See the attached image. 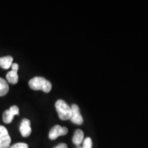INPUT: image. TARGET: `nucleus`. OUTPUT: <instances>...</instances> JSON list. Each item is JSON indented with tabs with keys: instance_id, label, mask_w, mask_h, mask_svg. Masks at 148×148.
<instances>
[{
	"instance_id": "obj_11",
	"label": "nucleus",
	"mask_w": 148,
	"mask_h": 148,
	"mask_svg": "<svg viewBox=\"0 0 148 148\" xmlns=\"http://www.w3.org/2000/svg\"><path fill=\"white\" fill-rule=\"evenodd\" d=\"M9 86L5 79L0 77V96H4L8 93Z\"/></svg>"
},
{
	"instance_id": "obj_12",
	"label": "nucleus",
	"mask_w": 148,
	"mask_h": 148,
	"mask_svg": "<svg viewBox=\"0 0 148 148\" xmlns=\"http://www.w3.org/2000/svg\"><path fill=\"white\" fill-rule=\"evenodd\" d=\"M92 142L91 138L90 137L86 138L85 139L83 140V145H82V148H92Z\"/></svg>"
},
{
	"instance_id": "obj_7",
	"label": "nucleus",
	"mask_w": 148,
	"mask_h": 148,
	"mask_svg": "<svg viewBox=\"0 0 148 148\" xmlns=\"http://www.w3.org/2000/svg\"><path fill=\"white\" fill-rule=\"evenodd\" d=\"M11 67H12V70L6 74V79L10 84H16L18 80V76L17 74L18 65L17 63H12Z\"/></svg>"
},
{
	"instance_id": "obj_2",
	"label": "nucleus",
	"mask_w": 148,
	"mask_h": 148,
	"mask_svg": "<svg viewBox=\"0 0 148 148\" xmlns=\"http://www.w3.org/2000/svg\"><path fill=\"white\" fill-rule=\"evenodd\" d=\"M59 118L61 120L66 121L70 119L71 116V108L65 101L62 99H58L55 103Z\"/></svg>"
},
{
	"instance_id": "obj_4",
	"label": "nucleus",
	"mask_w": 148,
	"mask_h": 148,
	"mask_svg": "<svg viewBox=\"0 0 148 148\" xmlns=\"http://www.w3.org/2000/svg\"><path fill=\"white\" fill-rule=\"evenodd\" d=\"M19 114V109L18 106H12L8 110L4 111L3 114V121L5 123H10L15 115Z\"/></svg>"
},
{
	"instance_id": "obj_13",
	"label": "nucleus",
	"mask_w": 148,
	"mask_h": 148,
	"mask_svg": "<svg viewBox=\"0 0 148 148\" xmlns=\"http://www.w3.org/2000/svg\"><path fill=\"white\" fill-rule=\"evenodd\" d=\"M9 148H28V145L26 143H18L16 144H14Z\"/></svg>"
},
{
	"instance_id": "obj_6",
	"label": "nucleus",
	"mask_w": 148,
	"mask_h": 148,
	"mask_svg": "<svg viewBox=\"0 0 148 148\" xmlns=\"http://www.w3.org/2000/svg\"><path fill=\"white\" fill-rule=\"evenodd\" d=\"M71 108V116L70 120L72 123L76 125H81L83 123V118L80 114V111L77 105L72 104Z\"/></svg>"
},
{
	"instance_id": "obj_8",
	"label": "nucleus",
	"mask_w": 148,
	"mask_h": 148,
	"mask_svg": "<svg viewBox=\"0 0 148 148\" xmlns=\"http://www.w3.org/2000/svg\"><path fill=\"white\" fill-rule=\"evenodd\" d=\"M20 132L23 137H27L32 132V128L30 126V121L27 119H23L22 120L20 125Z\"/></svg>"
},
{
	"instance_id": "obj_15",
	"label": "nucleus",
	"mask_w": 148,
	"mask_h": 148,
	"mask_svg": "<svg viewBox=\"0 0 148 148\" xmlns=\"http://www.w3.org/2000/svg\"><path fill=\"white\" fill-rule=\"evenodd\" d=\"M76 148H82V146H80V145H77Z\"/></svg>"
},
{
	"instance_id": "obj_1",
	"label": "nucleus",
	"mask_w": 148,
	"mask_h": 148,
	"mask_svg": "<svg viewBox=\"0 0 148 148\" xmlns=\"http://www.w3.org/2000/svg\"><path fill=\"white\" fill-rule=\"evenodd\" d=\"M29 87L34 90H41L45 92H49L52 88L51 83L42 77H34L29 81Z\"/></svg>"
},
{
	"instance_id": "obj_9",
	"label": "nucleus",
	"mask_w": 148,
	"mask_h": 148,
	"mask_svg": "<svg viewBox=\"0 0 148 148\" xmlns=\"http://www.w3.org/2000/svg\"><path fill=\"white\" fill-rule=\"evenodd\" d=\"M84 132L81 130L77 129L74 132V135L72 141L75 145H80V144L83 143L84 140Z\"/></svg>"
},
{
	"instance_id": "obj_10",
	"label": "nucleus",
	"mask_w": 148,
	"mask_h": 148,
	"mask_svg": "<svg viewBox=\"0 0 148 148\" xmlns=\"http://www.w3.org/2000/svg\"><path fill=\"white\" fill-rule=\"evenodd\" d=\"M13 58L12 56H5L0 58V67L3 69H8L12 64Z\"/></svg>"
},
{
	"instance_id": "obj_14",
	"label": "nucleus",
	"mask_w": 148,
	"mask_h": 148,
	"mask_svg": "<svg viewBox=\"0 0 148 148\" xmlns=\"http://www.w3.org/2000/svg\"><path fill=\"white\" fill-rule=\"evenodd\" d=\"M54 148H67V145L65 143H60L57 146H56Z\"/></svg>"
},
{
	"instance_id": "obj_3",
	"label": "nucleus",
	"mask_w": 148,
	"mask_h": 148,
	"mask_svg": "<svg viewBox=\"0 0 148 148\" xmlns=\"http://www.w3.org/2000/svg\"><path fill=\"white\" fill-rule=\"evenodd\" d=\"M11 143V138L7 129L3 125H0V148H9Z\"/></svg>"
},
{
	"instance_id": "obj_5",
	"label": "nucleus",
	"mask_w": 148,
	"mask_h": 148,
	"mask_svg": "<svg viewBox=\"0 0 148 148\" xmlns=\"http://www.w3.org/2000/svg\"><path fill=\"white\" fill-rule=\"evenodd\" d=\"M68 129L65 127H61L60 125H56L50 130L49 133V138L51 140L56 139L58 136H64L67 134Z\"/></svg>"
}]
</instances>
